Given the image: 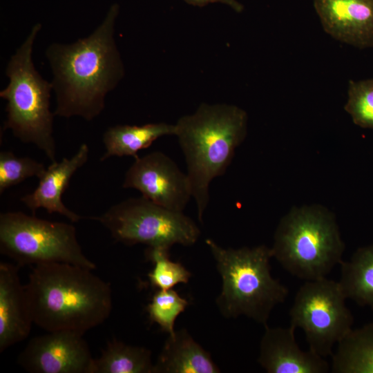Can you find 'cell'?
<instances>
[{
	"label": "cell",
	"mask_w": 373,
	"mask_h": 373,
	"mask_svg": "<svg viewBox=\"0 0 373 373\" xmlns=\"http://www.w3.org/2000/svg\"><path fill=\"white\" fill-rule=\"evenodd\" d=\"M122 186L171 210L182 211L192 197L187 174L160 151L137 157L125 173Z\"/></svg>",
	"instance_id": "10"
},
{
	"label": "cell",
	"mask_w": 373,
	"mask_h": 373,
	"mask_svg": "<svg viewBox=\"0 0 373 373\" xmlns=\"http://www.w3.org/2000/svg\"><path fill=\"white\" fill-rule=\"evenodd\" d=\"M338 281L306 280L289 310L291 325L303 330L309 349L325 358L352 329L353 316Z\"/></svg>",
	"instance_id": "9"
},
{
	"label": "cell",
	"mask_w": 373,
	"mask_h": 373,
	"mask_svg": "<svg viewBox=\"0 0 373 373\" xmlns=\"http://www.w3.org/2000/svg\"><path fill=\"white\" fill-rule=\"evenodd\" d=\"M89 148L82 144L70 158L64 157L60 162H53L39 178L37 188L20 198L21 202L35 215L41 208L48 213H57L73 222L82 217L70 210L62 201V195L68 188L75 173L88 160Z\"/></svg>",
	"instance_id": "15"
},
{
	"label": "cell",
	"mask_w": 373,
	"mask_h": 373,
	"mask_svg": "<svg viewBox=\"0 0 373 373\" xmlns=\"http://www.w3.org/2000/svg\"><path fill=\"white\" fill-rule=\"evenodd\" d=\"M258 363L268 373H327L325 358L309 349L303 351L296 338V328L265 327Z\"/></svg>",
	"instance_id": "13"
},
{
	"label": "cell",
	"mask_w": 373,
	"mask_h": 373,
	"mask_svg": "<svg viewBox=\"0 0 373 373\" xmlns=\"http://www.w3.org/2000/svg\"><path fill=\"white\" fill-rule=\"evenodd\" d=\"M189 305V302L172 289H157L153 294L146 311L152 322L157 323L162 331L173 335L177 317Z\"/></svg>",
	"instance_id": "22"
},
{
	"label": "cell",
	"mask_w": 373,
	"mask_h": 373,
	"mask_svg": "<svg viewBox=\"0 0 373 373\" xmlns=\"http://www.w3.org/2000/svg\"><path fill=\"white\" fill-rule=\"evenodd\" d=\"M83 336L59 330L35 336L19 354L18 363L32 373H94L95 358Z\"/></svg>",
	"instance_id": "11"
},
{
	"label": "cell",
	"mask_w": 373,
	"mask_h": 373,
	"mask_svg": "<svg viewBox=\"0 0 373 373\" xmlns=\"http://www.w3.org/2000/svg\"><path fill=\"white\" fill-rule=\"evenodd\" d=\"M34 324L84 334L112 310L111 285L93 270L68 263L35 265L25 285Z\"/></svg>",
	"instance_id": "2"
},
{
	"label": "cell",
	"mask_w": 373,
	"mask_h": 373,
	"mask_svg": "<svg viewBox=\"0 0 373 373\" xmlns=\"http://www.w3.org/2000/svg\"><path fill=\"white\" fill-rule=\"evenodd\" d=\"M211 354L184 328L169 335L153 373H218Z\"/></svg>",
	"instance_id": "16"
},
{
	"label": "cell",
	"mask_w": 373,
	"mask_h": 373,
	"mask_svg": "<svg viewBox=\"0 0 373 373\" xmlns=\"http://www.w3.org/2000/svg\"><path fill=\"white\" fill-rule=\"evenodd\" d=\"M340 266L338 282L346 298L373 308V244L358 249Z\"/></svg>",
	"instance_id": "19"
},
{
	"label": "cell",
	"mask_w": 373,
	"mask_h": 373,
	"mask_svg": "<svg viewBox=\"0 0 373 373\" xmlns=\"http://www.w3.org/2000/svg\"><path fill=\"white\" fill-rule=\"evenodd\" d=\"M41 25L36 23L7 64V86L0 91L6 100L3 128L25 144H32L52 162L56 160L53 136L55 114L50 109V82L35 68L32 49Z\"/></svg>",
	"instance_id": "6"
},
{
	"label": "cell",
	"mask_w": 373,
	"mask_h": 373,
	"mask_svg": "<svg viewBox=\"0 0 373 373\" xmlns=\"http://www.w3.org/2000/svg\"><path fill=\"white\" fill-rule=\"evenodd\" d=\"M323 30L354 47H373V0H314Z\"/></svg>",
	"instance_id": "12"
},
{
	"label": "cell",
	"mask_w": 373,
	"mask_h": 373,
	"mask_svg": "<svg viewBox=\"0 0 373 373\" xmlns=\"http://www.w3.org/2000/svg\"><path fill=\"white\" fill-rule=\"evenodd\" d=\"M0 251L19 267L61 262L96 269L82 251L73 224L21 211L0 214Z\"/></svg>",
	"instance_id": "7"
},
{
	"label": "cell",
	"mask_w": 373,
	"mask_h": 373,
	"mask_svg": "<svg viewBox=\"0 0 373 373\" xmlns=\"http://www.w3.org/2000/svg\"><path fill=\"white\" fill-rule=\"evenodd\" d=\"M175 124L164 122L150 123L141 126L117 124L108 127L103 134L105 152L101 161L113 156H133L147 149L156 140L164 135H175Z\"/></svg>",
	"instance_id": "17"
},
{
	"label": "cell",
	"mask_w": 373,
	"mask_h": 373,
	"mask_svg": "<svg viewBox=\"0 0 373 373\" xmlns=\"http://www.w3.org/2000/svg\"><path fill=\"white\" fill-rule=\"evenodd\" d=\"M272 258L306 280L325 278L343 261L345 243L335 215L321 204L292 207L279 221Z\"/></svg>",
	"instance_id": "5"
},
{
	"label": "cell",
	"mask_w": 373,
	"mask_h": 373,
	"mask_svg": "<svg viewBox=\"0 0 373 373\" xmlns=\"http://www.w3.org/2000/svg\"><path fill=\"white\" fill-rule=\"evenodd\" d=\"M145 256L154 265L148 274L153 287L169 289L179 283L186 284L189 282L191 273L181 263L170 259L169 249L148 247Z\"/></svg>",
	"instance_id": "21"
},
{
	"label": "cell",
	"mask_w": 373,
	"mask_h": 373,
	"mask_svg": "<svg viewBox=\"0 0 373 373\" xmlns=\"http://www.w3.org/2000/svg\"><path fill=\"white\" fill-rule=\"evenodd\" d=\"M205 242L222 278L216 298L222 315L227 318L245 316L267 326L272 310L289 294L287 287L271 276V248L265 245L223 248L211 239Z\"/></svg>",
	"instance_id": "4"
},
{
	"label": "cell",
	"mask_w": 373,
	"mask_h": 373,
	"mask_svg": "<svg viewBox=\"0 0 373 373\" xmlns=\"http://www.w3.org/2000/svg\"><path fill=\"white\" fill-rule=\"evenodd\" d=\"M344 109L355 124L373 129V78L349 82Z\"/></svg>",
	"instance_id": "24"
},
{
	"label": "cell",
	"mask_w": 373,
	"mask_h": 373,
	"mask_svg": "<svg viewBox=\"0 0 373 373\" xmlns=\"http://www.w3.org/2000/svg\"><path fill=\"white\" fill-rule=\"evenodd\" d=\"M331 357L332 373H373V322L352 329Z\"/></svg>",
	"instance_id": "18"
},
{
	"label": "cell",
	"mask_w": 373,
	"mask_h": 373,
	"mask_svg": "<svg viewBox=\"0 0 373 373\" xmlns=\"http://www.w3.org/2000/svg\"><path fill=\"white\" fill-rule=\"evenodd\" d=\"M119 10L118 4H113L88 37L70 44L52 43L47 48L56 95L55 115L91 121L103 111L106 95L124 76L114 37Z\"/></svg>",
	"instance_id": "1"
},
{
	"label": "cell",
	"mask_w": 373,
	"mask_h": 373,
	"mask_svg": "<svg viewBox=\"0 0 373 373\" xmlns=\"http://www.w3.org/2000/svg\"><path fill=\"white\" fill-rule=\"evenodd\" d=\"M153 365L149 349L113 339L95 358L94 373H153Z\"/></svg>",
	"instance_id": "20"
},
{
	"label": "cell",
	"mask_w": 373,
	"mask_h": 373,
	"mask_svg": "<svg viewBox=\"0 0 373 373\" xmlns=\"http://www.w3.org/2000/svg\"><path fill=\"white\" fill-rule=\"evenodd\" d=\"M44 164L29 157H17L11 151L0 153V193L26 179L41 177L46 171Z\"/></svg>",
	"instance_id": "23"
},
{
	"label": "cell",
	"mask_w": 373,
	"mask_h": 373,
	"mask_svg": "<svg viewBox=\"0 0 373 373\" xmlns=\"http://www.w3.org/2000/svg\"><path fill=\"white\" fill-rule=\"evenodd\" d=\"M186 3L194 6L203 7L211 3H221L230 6L233 10L237 12H240L243 10V6L236 0H184Z\"/></svg>",
	"instance_id": "25"
},
{
	"label": "cell",
	"mask_w": 373,
	"mask_h": 373,
	"mask_svg": "<svg viewBox=\"0 0 373 373\" xmlns=\"http://www.w3.org/2000/svg\"><path fill=\"white\" fill-rule=\"evenodd\" d=\"M93 219L117 242L132 246L170 249L175 244H195L200 230L182 211L169 209L144 197L130 198L111 207Z\"/></svg>",
	"instance_id": "8"
},
{
	"label": "cell",
	"mask_w": 373,
	"mask_h": 373,
	"mask_svg": "<svg viewBox=\"0 0 373 373\" xmlns=\"http://www.w3.org/2000/svg\"><path fill=\"white\" fill-rule=\"evenodd\" d=\"M19 266L0 263V352L25 340L34 323Z\"/></svg>",
	"instance_id": "14"
},
{
	"label": "cell",
	"mask_w": 373,
	"mask_h": 373,
	"mask_svg": "<svg viewBox=\"0 0 373 373\" xmlns=\"http://www.w3.org/2000/svg\"><path fill=\"white\" fill-rule=\"evenodd\" d=\"M247 126L248 115L242 108L206 103L175 124V136L185 157L192 198L202 223L209 202L210 183L226 172L236 149L247 136Z\"/></svg>",
	"instance_id": "3"
}]
</instances>
